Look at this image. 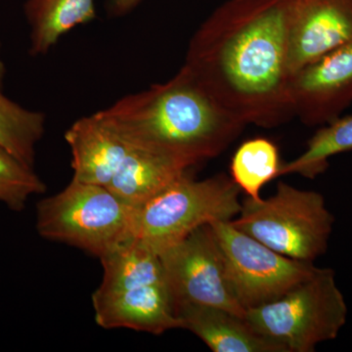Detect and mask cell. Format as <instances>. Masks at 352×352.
Returning <instances> with one entry per match:
<instances>
[{"mask_svg":"<svg viewBox=\"0 0 352 352\" xmlns=\"http://www.w3.org/2000/svg\"><path fill=\"white\" fill-rule=\"evenodd\" d=\"M291 0H228L190 39L183 67L245 126L295 117L289 99Z\"/></svg>","mask_w":352,"mask_h":352,"instance_id":"6da1fadb","label":"cell"},{"mask_svg":"<svg viewBox=\"0 0 352 352\" xmlns=\"http://www.w3.org/2000/svg\"><path fill=\"white\" fill-rule=\"evenodd\" d=\"M124 142L195 166L219 156L244 122L221 107L188 69L94 113Z\"/></svg>","mask_w":352,"mask_h":352,"instance_id":"7a4b0ae2","label":"cell"},{"mask_svg":"<svg viewBox=\"0 0 352 352\" xmlns=\"http://www.w3.org/2000/svg\"><path fill=\"white\" fill-rule=\"evenodd\" d=\"M103 279L92 294L99 327L162 335L180 328L156 252L135 238L100 258Z\"/></svg>","mask_w":352,"mask_h":352,"instance_id":"3957f363","label":"cell"},{"mask_svg":"<svg viewBox=\"0 0 352 352\" xmlns=\"http://www.w3.org/2000/svg\"><path fill=\"white\" fill-rule=\"evenodd\" d=\"M240 192L224 173L203 180L185 173L134 208L132 236L159 254L201 226L235 219Z\"/></svg>","mask_w":352,"mask_h":352,"instance_id":"277c9868","label":"cell"},{"mask_svg":"<svg viewBox=\"0 0 352 352\" xmlns=\"http://www.w3.org/2000/svg\"><path fill=\"white\" fill-rule=\"evenodd\" d=\"M231 223L285 256L314 263L327 252L335 217L322 194L281 182L270 198H245Z\"/></svg>","mask_w":352,"mask_h":352,"instance_id":"5b68a950","label":"cell"},{"mask_svg":"<svg viewBox=\"0 0 352 352\" xmlns=\"http://www.w3.org/2000/svg\"><path fill=\"white\" fill-rule=\"evenodd\" d=\"M134 208L106 186L71 182L36 206V230L44 239L63 243L100 259L133 238Z\"/></svg>","mask_w":352,"mask_h":352,"instance_id":"8992f818","label":"cell"},{"mask_svg":"<svg viewBox=\"0 0 352 352\" xmlns=\"http://www.w3.org/2000/svg\"><path fill=\"white\" fill-rule=\"evenodd\" d=\"M347 314L335 271L317 267L281 298L247 310L245 318L288 352H314L319 344L337 339Z\"/></svg>","mask_w":352,"mask_h":352,"instance_id":"52a82bcc","label":"cell"},{"mask_svg":"<svg viewBox=\"0 0 352 352\" xmlns=\"http://www.w3.org/2000/svg\"><path fill=\"white\" fill-rule=\"evenodd\" d=\"M210 226L223 256L234 295L245 311L281 298L317 268L314 263L279 254L234 227L231 220Z\"/></svg>","mask_w":352,"mask_h":352,"instance_id":"ba28073f","label":"cell"},{"mask_svg":"<svg viewBox=\"0 0 352 352\" xmlns=\"http://www.w3.org/2000/svg\"><path fill=\"white\" fill-rule=\"evenodd\" d=\"M157 254L175 308L210 305L245 316L210 224L196 229Z\"/></svg>","mask_w":352,"mask_h":352,"instance_id":"9c48e42d","label":"cell"},{"mask_svg":"<svg viewBox=\"0 0 352 352\" xmlns=\"http://www.w3.org/2000/svg\"><path fill=\"white\" fill-rule=\"evenodd\" d=\"M289 99L295 117L308 126H323L352 104V41L291 76Z\"/></svg>","mask_w":352,"mask_h":352,"instance_id":"30bf717a","label":"cell"},{"mask_svg":"<svg viewBox=\"0 0 352 352\" xmlns=\"http://www.w3.org/2000/svg\"><path fill=\"white\" fill-rule=\"evenodd\" d=\"M352 41V0H291L289 75Z\"/></svg>","mask_w":352,"mask_h":352,"instance_id":"8fae6325","label":"cell"},{"mask_svg":"<svg viewBox=\"0 0 352 352\" xmlns=\"http://www.w3.org/2000/svg\"><path fill=\"white\" fill-rule=\"evenodd\" d=\"M72 153V179L108 186L129 146L95 113L76 120L65 132Z\"/></svg>","mask_w":352,"mask_h":352,"instance_id":"7c38bea8","label":"cell"},{"mask_svg":"<svg viewBox=\"0 0 352 352\" xmlns=\"http://www.w3.org/2000/svg\"><path fill=\"white\" fill-rule=\"evenodd\" d=\"M180 328L186 329L214 352H288L261 335L243 315L224 308L182 305L175 308Z\"/></svg>","mask_w":352,"mask_h":352,"instance_id":"4fadbf2b","label":"cell"},{"mask_svg":"<svg viewBox=\"0 0 352 352\" xmlns=\"http://www.w3.org/2000/svg\"><path fill=\"white\" fill-rule=\"evenodd\" d=\"M191 168L192 164L177 157L129 146L107 188L122 203L135 208L189 173Z\"/></svg>","mask_w":352,"mask_h":352,"instance_id":"5bb4252c","label":"cell"},{"mask_svg":"<svg viewBox=\"0 0 352 352\" xmlns=\"http://www.w3.org/2000/svg\"><path fill=\"white\" fill-rule=\"evenodd\" d=\"M29 53L44 56L72 30L96 18L95 0H25Z\"/></svg>","mask_w":352,"mask_h":352,"instance_id":"9a60e30c","label":"cell"},{"mask_svg":"<svg viewBox=\"0 0 352 352\" xmlns=\"http://www.w3.org/2000/svg\"><path fill=\"white\" fill-rule=\"evenodd\" d=\"M282 164L279 150L267 138L245 141L234 153L230 177L251 200H261V192L267 183L280 176Z\"/></svg>","mask_w":352,"mask_h":352,"instance_id":"2e32d148","label":"cell"},{"mask_svg":"<svg viewBox=\"0 0 352 352\" xmlns=\"http://www.w3.org/2000/svg\"><path fill=\"white\" fill-rule=\"evenodd\" d=\"M45 124V113L23 107L0 89V146L30 168H34Z\"/></svg>","mask_w":352,"mask_h":352,"instance_id":"e0dca14e","label":"cell"},{"mask_svg":"<svg viewBox=\"0 0 352 352\" xmlns=\"http://www.w3.org/2000/svg\"><path fill=\"white\" fill-rule=\"evenodd\" d=\"M349 151H352V116L320 126L300 156L282 164L280 176L298 175L314 179L327 170L331 157Z\"/></svg>","mask_w":352,"mask_h":352,"instance_id":"ac0fdd59","label":"cell"},{"mask_svg":"<svg viewBox=\"0 0 352 352\" xmlns=\"http://www.w3.org/2000/svg\"><path fill=\"white\" fill-rule=\"evenodd\" d=\"M45 183L34 168L25 166L0 146V201L14 212L24 210L32 196L45 192Z\"/></svg>","mask_w":352,"mask_h":352,"instance_id":"d6986e66","label":"cell"},{"mask_svg":"<svg viewBox=\"0 0 352 352\" xmlns=\"http://www.w3.org/2000/svg\"><path fill=\"white\" fill-rule=\"evenodd\" d=\"M140 2L141 0H109V6L113 15L124 16L131 12Z\"/></svg>","mask_w":352,"mask_h":352,"instance_id":"ffe728a7","label":"cell"},{"mask_svg":"<svg viewBox=\"0 0 352 352\" xmlns=\"http://www.w3.org/2000/svg\"><path fill=\"white\" fill-rule=\"evenodd\" d=\"M6 66L1 56V43H0V89H3L4 80L6 76Z\"/></svg>","mask_w":352,"mask_h":352,"instance_id":"44dd1931","label":"cell"}]
</instances>
